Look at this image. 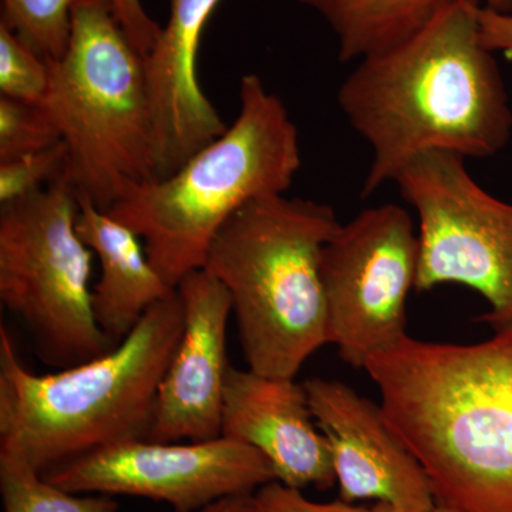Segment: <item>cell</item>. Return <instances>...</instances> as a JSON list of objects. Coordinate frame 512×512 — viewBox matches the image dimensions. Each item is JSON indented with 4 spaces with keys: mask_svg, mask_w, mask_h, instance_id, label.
<instances>
[{
    "mask_svg": "<svg viewBox=\"0 0 512 512\" xmlns=\"http://www.w3.org/2000/svg\"><path fill=\"white\" fill-rule=\"evenodd\" d=\"M245 497H247V495L224 498V500L217 501V503L211 504L210 507L204 508V510L198 512H235Z\"/></svg>",
    "mask_w": 512,
    "mask_h": 512,
    "instance_id": "cell-25",
    "label": "cell"
},
{
    "mask_svg": "<svg viewBox=\"0 0 512 512\" xmlns=\"http://www.w3.org/2000/svg\"><path fill=\"white\" fill-rule=\"evenodd\" d=\"M184 328L154 403L148 441L180 443L221 437L231 296L205 269L185 276Z\"/></svg>",
    "mask_w": 512,
    "mask_h": 512,
    "instance_id": "cell-12",
    "label": "cell"
},
{
    "mask_svg": "<svg viewBox=\"0 0 512 512\" xmlns=\"http://www.w3.org/2000/svg\"><path fill=\"white\" fill-rule=\"evenodd\" d=\"M487 8L500 10V12H508L512 9V0H478Z\"/></svg>",
    "mask_w": 512,
    "mask_h": 512,
    "instance_id": "cell-26",
    "label": "cell"
},
{
    "mask_svg": "<svg viewBox=\"0 0 512 512\" xmlns=\"http://www.w3.org/2000/svg\"><path fill=\"white\" fill-rule=\"evenodd\" d=\"M483 6L451 0L409 39L360 59L340 84V110L372 148L363 197L427 151L484 160L507 147L512 110L481 40Z\"/></svg>",
    "mask_w": 512,
    "mask_h": 512,
    "instance_id": "cell-1",
    "label": "cell"
},
{
    "mask_svg": "<svg viewBox=\"0 0 512 512\" xmlns=\"http://www.w3.org/2000/svg\"><path fill=\"white\" fill-rule=\"evenodd\" d=\"M221 436L258 450L286 487L325 491L336 483L329 441L316 424L305 386L295 379L229 366Z\"/></svg>",
    "mask_w": 512,
    "mask_h": 512,
    "instance_id": "cell-13",
    "label": "cell"
},
{
    "mask_svg": "<svg viewBox=\"0 0 512 512\" xmlns=\"http://www.w3.org/2000/svg\"><path fill=\"white\" fill-rule=\"evenodd\" d=\"M258 512H400L390 504L377 503L373 508L355 507L338 500L333 503H315L296 488L286 487L279 481L262 485L255 491Z\"/></svg>",
    "mask_w": 512,
    "mask_h": 512,
    "instance_id": "cell-22",
    "label": "cell"
},
{
    "mask_svg": "<svg viewBox=\"0 0 512 512\" xmlns=\"http://www.w3.org/2000/svg\"><path fill=\"white\" fill-rule=\"evenodd\" d=\"M50 83V63L0 22V93L8 99L40 104Z\"/></svg>",
    "mask_w": 512,
    "mask_h": 512,
    "instance_id": "cell-19",
    "label": "cell"
},
{
    "mask_svg": "<svg viewBox=\"0 0 512 512\" xmlns=\"http://www.w3.org/2000/svg\"><path fill=\"white\" fill-rule=\"evenodd\" d=\"M220 2L171 0L167 25L144 59L153 116L154 180L173 174L227 130L198 76L202 35Z\"/></svg>",
    "mask_w": 512,
    "mask_h": 512,
    "instance_id": "cell-14",
    "label": "cell"
},
{
    "mask_svg": "<svg viewBox=\"0 0 512 512\" xmlns=\"http://www.w3.org/2000/svg\"><path fill=\"white\" fill-rule=\"evenodd\" d=\"M340 222L325 202L266 195L220 229L205 271L227 288L248 369L295 379L328 345L320 259Z\"/></svg>",
    "mask_w": 512,
    "mask_h": 512,
    "instance_id": "cell-5",
    "label": "cell"
},
{
    "mask_svg": "<svg viewBox=\"0 0 512 512\" xmlns=\"http://www.w3.org/2000/svg\"><path fill=\"white\" fill-rule=\"evenodd\" d=\"M79 208L62 178L0 212V301L25 323L37 357L62 370L117 346L94 316V254L76 229Z\"/></svg>",
    "mask_w": 512,
    "mask_h": 512,
    "instance_id": "cell-7",
    "label": "cell"
},
{
    "mask_svg": "<svg viewBox=\"0 0 512 512\" xmlns=\"http://www.w3.org/2000/svg\"><path fill=\"white\" fill-rule=\"evenodd\" d=\"M67 147L63 180L109 212L130 188L156 178L146 62L109 0H79L69 46L50 63L39 104Z\"/></svg>",
    "mask_w": 512,
    "mask_h": 512,
    "instance_id": "cell-6",
    "label": "cell"
},
{
    "mask_svg": "<svg viewBox=\"0 0 512 512\" xmlns=\"http://www.w3.org/2000/svg\"><path fill=\"white\" fill-rule=\"evenodd\" d=\"M0 495L5 512H117L111 495L69 493L30 466L15 448L0 446Z\"/></svg>",
    "mask_w": 512,
    "mask_h": 512,
    "instance_id": "cell-17",
    "label": "cell"
},
{
    "mask_svg": "<svg viewBox=\"0 0 512 512\" xmlns=\"http://www.w3.org/2000/svg\"><path fill=\"white\" fill-rule=\"evenodd\" d=\"M79 0H2L3 25L25 40L47 62L69 46L72 10Z\"/></svg>",
    "mask_w": 512,
    "mask_h": 512,
    "instance_id": "cell-18",
    "label": "cell"
},
{
    "mask_svg": "<svg viewBox=\"0 0 512 512\" xmlns=\"http://www.w3.org/2000/svg\"><path fill=\"white\" fill-rule=\"evenodd\" d=\"M63 143L0 163V207L23 200L62 180L67 165Z\"/></svg>",
    "mask_w": 512,
    "mask_h": 512,
    "instance_id": "cell-21",
    "label": "cell"
},
{
    "mask_svg": "<svg viewBox=\"0 0 512 512\" xmlns=\"http://www.w3.org/2000/svg\"><path fill=\"white\" fill-rule=\"evenodd\" d=\"M235 512H258V508H256L254 494L247 495L244 500L241 501L239 507Z\"/></svg>",
    "mask_w": 512,
    "mask_h": 512,
    "instance_id": "cell-27",
    "label": "cell"
},
{
    "mask_svg": "<svg viewBox=\"0 0 512 512\" xmlns=\"http://www.w3.org/2000/svg\"><path fill=\"white\" fill-rule=\"evenodd\" d=\"M403 200L419 218L417 292L458 284L480 293L494 332L512 328V204L471 177L466 160L427 151L397 175Z\"/></svg>",
    "mask_w": 512,
    "mask_h": 512,
    "instance_id": "cell-8",
    "label": "cell"
},
{
    "mask_svg": "<svg viewBox=\"0 0 512 512\" xmlns=\"http://www.w3.org/2000/svg\"><path fill=\"white\" fill-rule=\"evenodd\" d=\"M316 424L329 441L339 500H377L400 512L436 507L429 477L384 417L382 406L336 380L303 383Z\"/></svg>",
    "mask_w": 512,
    "mask_h": 512,
    "instance_id": "cell-11",
    "label": "cell"
},
{
    "mask_svg": "<svg viewBox=\"0 0 512 512\" xmlns=\"http://www.w3.org/2000/svg\"><path fill=\"white\" fill-rule=\"evenodd\" d=\"M429 512H451L450 510H447V508L441 507V505L436 504V507L433 508V510Z\"/></svg>",
    "mask_w": 512,
    "mask_h": 512,
    "instance_id": "cell-28",
    "label": "cell"
},
{
    "mask_svg": "<svg viewBox=\"0 0 512 512\" xmlns=\"http://www.w3.org/2000/svg\"><path fill=\"white\" fill-rule=\"evenodd\" d=\"M328 22L342 62L365 59L423 29L451 0H299Z\"/></svg>",
    "mask_w": 512,
    "mask_h": 512,
    "instance_id": "cell-16",
    "label": "cell"
},
{
    "mask_svg": "<svg viewBox=\"0 0 512 512\" xmlns=\"http://www.w3.org/2000/svg\"><path fill=\"white\" fill-rule=\"evenodd\" d=\"M121 29L146 59L161 35L160 25L150 18L141 0H109Z\"/></svg>",
    "mask_w": 512,
    "mask_h": 512,
    "instance_id": "cell-23",
    "label": "cell"
},
{
    "mask_svg": "<svg viewBox=\"0 0 512 512\" xmlns=\"http://www.w3.org/2000/svg\"><path fill=\"white\" fill-rule=\"evenodd\" d=\"M394 433L451 512H512V328L473 345L404 336L367 360Z\"/></svg>",
    "mask_w": 512,
    "mask_h": 512,
    "instance_id": "cell-2",
    "label": "cell"
},
{
    "mask_svg": "<svg viewBox=\"0 0 512 512\" xmlns=\"http://www.w3.org/2000/svg\"><path fill=\"white\" fill-rule=\"evenodd\" d=\"M480 35L490 52L503 53L512 63V9L500 12L483 6L480 12Z\"/></svg>",
    "mask_w": 512,
    "mask_h": 512,
    "instance_id": "cell-24",
    "label": "cell"
},
{
    "mask_svg": "<svg viewBox=\"0 0 512 512\" xmlns=\"http://www.w3.org/2000/svg\"><path fill=\"white\" fill-rule=\"evenodd\" d=\"M237 119L168 177L130 188L109 214L144 242L171 288L204 268L215 235L248 202L285 194L301 170L298 130L284 101L245 74Z\"/></svg>",
    "mask_w": 512,
    "mask_h": 512,
    "instance_id": "cell-4",
    "label": "cell"
},
{
    "mask_svg": "<svg viewBox=\"0 0 512 512\" xmlns=\"http://www.w3.org/2000/svg\"><path fill=\"white\" fill-rule=\"evenodd\" d=\"M42 477L69 493L150 498L174 512H198L276 481L274 468L258 450L224 436L126 441L50 468Z\"/></svg>",
    "mask_w": 512,
    "mask_h": 512,
    "instance_id": "cell-10",
    "label": "cell"
},
{
    "mask_svg": "<svg viewBox=\"0 0 512 512\" xmlns=\"http://www.w3.org/2000/svg\"><path fill=\"white\" fill-rule=\"evenodd\" d=\"M76 229L100 262L93 311L100 329L123 342L154 305L175 292L148 258L144 242L93 202L79 198Z\"/></svg>",
    "mask_w": 512,
    "mask_h": 512,
    "instance_id": "cell-15",
    "label": "cell"
},
{
    "mask_svg": "<svg viewBox=\"0 0 512 512\" xmlns=\"http://www.w3.org/2000/svg\"><path fill=\"white\" fill-rule=\"evenodd\" d=\"M183 328V299L175 289L106 355L36 375L2 326L0 446L15 448L43 474L100 448L146 440Z\"/></svg>",
    "mask_w": 512,
    "mask_h": 512,
    "instance_id": "cell-3",
    "label": "cell"
},
{
    "mask_svg": "<svg viewBox=\"0 0 512 512\" xmlns=\"http://www.w3.org/2000/svg\"><path fill=\"white\" fill-rule=\"evenodd\" d=\"M59 131L39 104L0 97V163L60 143Z\"/></svg>",
    "mask_w": 512,
    "mask_h": 512,
    "instance_id": "cell-20",
    "label": "cell"
},
{
    "mask_svg": "<svg viewBox=\"0 0 512 512\" xmlns=\"http://www.w3.org/2000/svg\"><path fill=\"white\" fill-rule=\"evenodd\" d=\"M419 239L403 207L367 208L323 247L320 259L329 343L355 369L406 333V305L416 286Z\"/></svg>",
    "mask_w": 512,
    "mask_h": 512,
    "instance_id": "cell-9",
    "label": "cell"
}]
</instances>
